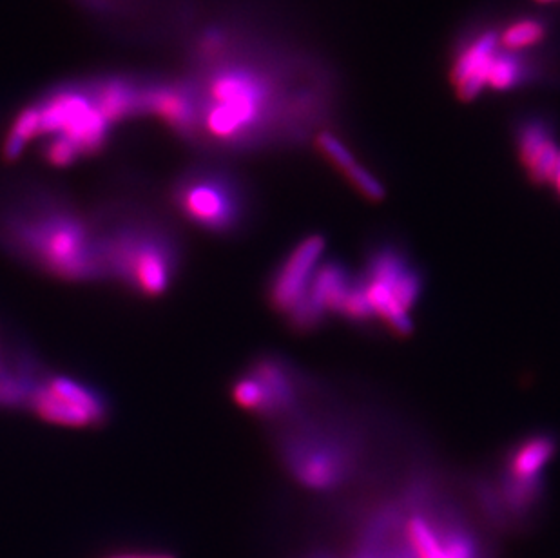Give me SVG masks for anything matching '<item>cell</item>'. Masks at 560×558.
<instances>
[{"label":"cell","instance_id":"obj_9","mask_svg":"<svg viewBox=\"0 0 560 558\" xmlns=\"http://www.w3.org/2000/svg\"><path fill=\"white\" fill-rule=\"evenodd\" d=\"M245 370H249L263 388L265 419H285L300 414L303 401L300 372L283 357L258 356Z\"/></svg>","mask_w":560,"mask_h":558},{"label":"cell","instance_id":"obj_18","mask_svg":"<svg viewBox=\"0 0 560 558\" xmlns=\"http://www.w3.org/2000/svg\"><path fill=\"white\" fill-rule=\"evenodd\" d=\"M37 136H40L39 107L35 102H31L28 106L22 107L11 120L10 129L4 136L2 147H0L2 160L6 164L17 162L24 153V147L29 140H33Z\"/></svg>","mask_w":560,"mask_h":558},{"label":"cell","instance_id":"obj_20","mask_svg":"<svg viewBox=\"0 0 560 558\" xmlns=\"http://www.w3.org/2000/svg\"><path fill=\"white\" fill-rule=\"evenodd\" d=\"M232 401L249 414L260 415L265 419V394L258 379L249 370H243L240 376L232 381Z\"/></svg>","mask_w":560,"mask_h":558},{"label":"cell","instance_id":"obj_7","mask_svg":"<svg viewBox=\"0 0 560 558\" xmlns=\"http://www.w3.org/2000/svg\"><path fill=\"white\" fill-rule=\"evenodd\" d=\"M327 249V238L321 234H309L301 238L283 258L278 269L272 272L267 298L271 307L289 316L305 298L310 279L316 274L321 258Z\"/></svg>","mask_w":560,"mask_h":558},{"label":"cell","instance_id":"obj_4","mask_svg":"<svg viewBox=\"0 0 560 558\" xmlns=\"http://www.w3.org/2000/svg\"><path fill=\"white\" fill-rule=\"evenodd\" d=\"M169 202L185 222L214 236L243 231L252 212V196L242 176L227 165L202 164L174 178Z\"/></svg>","mask_w":560,"mask_h":558},{"label":"cell","instance_id":"obj_23","mask_svg":"<svg viewBox=\"0 0 560 558\" xmlns=\"http://www.w3.org/2000/svg\"><path fill=\"white\" fill-rule=\"evenodd\" d=\"M551 185H553V189H555V194H557V198L560 200V154H559V164H557V171H555V176H553V180H551Z\"/></svg>","mask_w":560,"mask_h":558},{"label":"cell","instance_id":"obj_21","mask_svg":"<svg viewBox=\"0 0 560 558\" xmlns=\"http://www.w3.org/2000/svg\"><path fill=\"white\" fill-rule=\"evenodd\" d=\"M40 158L51 167H71L82 158L75 144L66 136H44L40 145Z\"/></svg>","mask_w":560,"mask_h":558},{"label":"cell","instance_id":"obj_12","mask_svg":"<svg viewBox=\"0 0 560 558\" xmlns=\"http://www.w3.org/2000/svg\"><path fill=\"white\" fill-rule=\"evenodd\" d=\"M557 453V439L551 433H532L513 444L503 461L504 481L542 484V472Z\"/></svg>","mask_w":560,"mask_h":558},{"label":"cell","instance_id":"obj_8","mask_svg":"<svg viewBox=\"0 0 560 558\" xmlns=\"http://www.w3.org/2000/svg\"><path fill=\"white\" fill-rule=\"evenodd\" d=\"M497 51L499 31L495 26H477L457 42L448 77L459 100L474 102L475 98L483 95Z\"/></svg>","mask_w":560,"mask_h":558},{"label":"cell","instance_id":"obj_24","mask_svg":"<svg viewBox=\"0 0 560 558\" xmlns=\"http://www.w3.org/2000/svg\"><path fill=\"white\" fill-rule=\"evenodd\" d=\"M541 6H559L560 0H535Z\"/></svg>","mask_w":560,"mask_h":558},{"label":"cell","instance_id":"obj_6","mask_svg":"<svg viewBox=\"0 0 560 558\" xmlns=\"http://www.w3.org/2000/svg\"><path fill=\"white\" fill-rule=\"evenodd\" d=\"M39 107L40 136L60 135L71 140L82 158L106 151L113 126L98 111L86 80L53 87L35 100Z\"/></svg>","mask_w":560,"mask_h":558},{"label":"cell","instance_id":"obj_1","mask_svg":"<svg viewBox=\"0 0 560 558\" xmlns=\"http://www.w3.org/2000/svg\"><path fill=\"white\" fill-rule=\"evenodd\" d=\"M214 46L184 77L196 109L193 144L214 153H252L298 140L329 109L327 87H296L285 60L229 22H214Z\"/></svg>","mask_w":560,"mask_h":558},{"label":"cell","instance_id":"obj_11","mask_svg":"<svg viewBox=\"0 0 560 558\" xmlns=\"http://www.w3.org/2000/svg\"><path fill=\"white\" fill-rule=\"evenodd\" d=\"M515 149L526 176L535 185L551 183L559 164L560 145L546 118L522 120L515 131Z\"/></svg>","mask_w":560,"mask_h":558},{"label":"cell","instance_id":"obj_19","mask_svg":"<svg viewBox=\"0 0 560 558\" xmlns=\"http://www.w3.org/2000/svg\"><path fill=\"white\" fill-rule=\"evenodd\" d=\"M338 316L347 319L348 323H354V325H370L372 321H376L374 308L368 301L367 292H365L363 281L359 276H354L350 289L347 290L345 298L339 305Z\"/></svg>","mask_w":560,"mask_h":558},{"label":"cell","instance_id":"obj_16","mask_svg":"<svg viewBox=\"0 0 560 558\" xmlns=\"http://www.w3.org/2000/svg\"><path fill=\"white\" fill-rule=\"evenodd\" d=\"M46 385L64 401L84 410L93 419L95 426L106 423L109 408H107L106 399L98 394L97 388L73 379V377L60 376V374H48Z\"/></svg>","mask_w":560,"mask_h":558},{"label":"cell","instance_id":"obj_13","mask_svg":"<svg viewBox=\"0 0 560 558\" xmlns=\"http://www.w3.org/2000/svg\"><path fill=\"white\" fill-rule=\"evenodd\" d=\"M46 374L37 357L28 352H13L0 363V408H29V401Z\"/></svg>","mask_w":560,"mask_h":558},{"label":"cell","instance_id":"obj_22","mask_svg":"<svg viewBox=\"0 0 560 558\" xmlns=\"http://www.w3.org/2000/svg\"><path fill=\"white\" fill-rule=\"evenodd\" d=\"M109 558H176L169 553H120Z\"/></svg>","mask_w":560,"mask_h":558},{"label":"cell","instance_id":"obj_14","mask_svg":"<svg viewBox=\"0 0 560 558\" xmlns=\"http://www.w3.org/2000/svg\"><path fill=\"white\" fill-rule=\"evenodd\" d=\"M406 539L417 558H474V544L461 533H452L443 540L434 526L421 515L406 522Z\"/></svg>","mask_w":560,"mask_h":558},{"label":"cell","instance_id":"obj_15","mask_svg":"<svg viewBox=\"0 0 560 558\" xmlns=\"http://www.w3.org/2000/svg\"><path fill=\"white\" fill-rule=\"evenodd\" d=\"M537 78H541V64H537L530 53H510L499 46L490 66L486 89L493 93H512Z\"/></svg>","mask_w":560,"mask_h":558},{"label":"cell","instance_id":"obj_2","mask_svg":"<svg viewBox=\"0 0 560 558\" xmlns=\"http://www.w3.org/2000/svg\"><path fill=\"white\" fill-rule=\"evenodd\" d=\"M0 247L53 278L107 279L93 216L44 185L0 191Z\"/></svg>","mask_w":560,"mask_h":558},{"label":"cell","instance_id":"obj_10","mask_svg":"<svg viewBox=\"0 0 560 558\" xmlns=\"http://www.w3.org/2000/svg\"><path fill=\"white\" fill-rule=\"evenodd\" d=\"M86 84L95 106L111 126L145 115V91L149 78L111 73L87 78Z\"/></svg>","mask_w":560,"mask_h":558},{"label":"cell","instance_id":"obj_17","mask_svg":"<svg viewBox=\"0 0 560 558\" xmlns=\"http://www.w3.org/2000/svg\"><path fill=\"white\" fill-rule=\"evenodd\" d=\"M499 31V46L510 53H533L542 48L550 37V26L537 17H517L506 20Z\"/></svg>","mask_w":560,"mask_h":558},{"label":"cell","instance_id":"obj_5","mask_svg":"<svg viewBox=\"0 0 560 558\" xmlns=\"http://www.w3.org/2000/svg\"><path fill=\"white\" fill-rule=\"evenodd\" d=\"M280 452L294 479L310 490H334L358 468V446L341 433L298 426L281 437Z\"/></svg>","mask_w":560,"mask_h":558},{"label":"cell","instance_id":"obj_3","mask_svg":"<svg viewBox=\"0 0 560 558\" xmlns=\"http://www.w3.org/2000/svg\"><path fill=\"white\" fill-rule=\"evenodd\" d=\"M107 279L144 298L165 296L182 267V243L169 223L138 203L93 212Z\"/></svg>","mask_w":560,"mask_h":558}]
</instances>
